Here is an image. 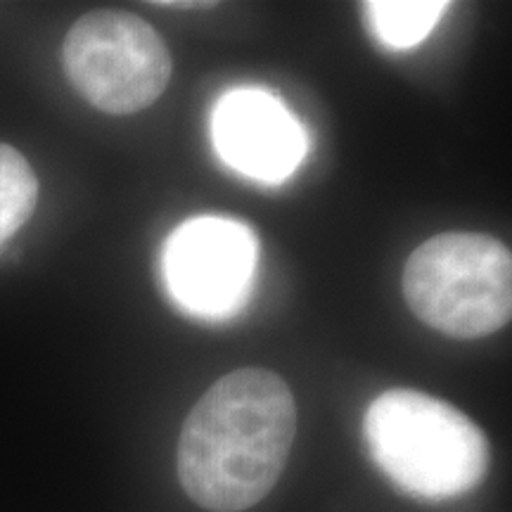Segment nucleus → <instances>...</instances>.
I'll list each match as a JSON object with an SVG mask.
<instances>
[{
    "label": "nucleus",
    "instance_id": "nucleus-1",
    "mask_svg": "<svg viewBox=\"0 0 512 512\" xmlns=\"http://www.w3.org/2000/svg\"><path fill=\"white\" fill-rule=\"evenodd\" d=\"M297 434L292 389L266 368H240L211 384L183 422L178 479L211 512H242L271 494Z\"/></svg>",
    "mask_w": 512,
    "mask_h": 512
},
{
    "label": "nucleus",
    "instance_id": "nucleus-2",
    "mask_svg": "<svg viewBox=\"0 0 512 512\" xmlns=\"http://www.w3.org/2000/svg\"><path fill=\"white\" fill-rule=\"evenodd\" d=\"M363 437L373 463L403 494L451 501L489 472V441L463 411L415 389H389L370 403Z\"/></svg>",
    "mask_w": 512,
    "mask_h": 512
},
{
    "label": "nucleus",
    "instance_id": "nucleus-3",
    "mask_svg": "<svg viewBox=\"0 0 512 512\" xmlns=\"http://www.w3.org/2000/svg\"><path fill=\"white\" fill-rule=\"evenodd\" d=\"M403 297L441 335H494L512 316L510 249L484 233L434 235L408 256Z\"/></svg>",
    "mask_w": 512,
    "mask_h": 512
},
{
    "label": "nucleus",
    "instance_id": "nucleus-4",
    "mask_svg": "<svg viewBox=\"0 0 512 512\" xmlns=\"http://www.w3.org/2000/svg\"><path fill=\"white\" fill-rule=\"evenodd\" d=\"M62 62L81 98L114 117L147 110L174 72L162 36L124 10H93L76 19L64 38Z\"/></svg>",
    "mask_w": 512,
    "mask_h": 512
},
{
    "label": "nucleus",
    "instance_id": "nucleus-5",
    "mask_svg": "<svg viewBox=\"0 0 512 512\" xmlns=\"http://www.w3.org/2000/svg\"><path fill=\"white\" fill-rule=\"evenodd\" d=\"M256 254L259 245L245 223L195 216L166 240L164 283L185 311L202 318H226L252 292Z\"/></svg>",
    "mask_w": 512,
    "mask_h": 512
},
{
    "label": "nucleus",
    "instance_id": "nucleus-6",
    "mask_svg": "<svg viewBox=\"0 0 512 512\" xmlns=\"http://www.w3.org/2000/svg\"><path fill=\"white\" fill-rule=\"evenodd\" d=\"M211 128L223 162L261 183H283L306 155L299 121L261 88H235L223 95Z\"/></svg>",
    "mask_w": 512,
    "mask_h": 512
},
{
    "label": "nucleus",
    "instance_id": "nucleus-7",
    "mask_svg": "<svg viewBox=\"0 0 512 512\" xmlns=\"http://www.w3.org/2000/svg\"><path fill=\"white\" fill-rule=\"evenodd\" d=\"M446 8V3L437 0H373L366 3V15L384 46L406 50L432 34Z\"/></svg>",
    "mask_w": 512,
    "mask_h": 512
},
{
    "label": "nucleus",
    "instance_id": "nucleus-8",
    "mask_svg": "<svg viewBox=\"0 0 512 512\" xmlns=\"http://www.w3.org/2000/svg\"><path fill=\"white\" fill-rule=\"evenodd\" d=\"M38 202V178L22 152L0 143V252L27 226Z\"/></svg>",
    "mask_w": 512,
    "mask_h": 512
}]
</instances>
